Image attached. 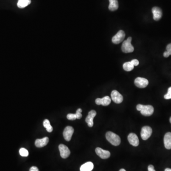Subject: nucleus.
<instances>
[{
	"mask_svg": "<svg viewBox=\"0 0 171 171\" xmlns=\"http://www.w3.org/2000/svg\"><path fill=\"white\" fill-rule=\"evenodd\" d=\"M68 119L69 120H75L77 119L76 114H68L67 116Z\"/></svg>",
	"mask_w": 171,
	"mask_h": 171,
	"instance_id": "23",
	"label": "nucleus"
},
{
	"mask_svg": "<svg viewBox=\"0 0 171 171\" xmlns=\"http://www.w3.org/2000/svg\"><path fill=\"white\" fill-rule=\"evenodd\" d=\"M96 153L101 158L103 159H107L110 156V151L105 150L100 147H97L95 150Z\"/></svg>",
	"mask_w": 171,
	"mask_h": 171,
	"instance_id": "10",
	"label": "nucleus"
},
{
	"mask_svg": "<svg viewBox=\"0 0 171 171\" xmlns=\"http://www.w3.org/2000/svg\"><path fill=\"white\" fill-rule=\"evenodd\" d=\"M110 5L108 6L109 10L111 11H115L118 8V2L117 0H109Z\"/></svg>",
	"mask_w": 171,
	"mask_h": 171,
	"instance_id": "18",
	"label": "nucleus"
},
{
	"mask_svg": "<svg viewBox=\"0 0 171 171\" xmlns=\"http://www.w3.org/2000/svg\"><path fill=\"white\" fill-rule=\"evenodd\" d=\"M96 113L95 110L90 111L89 112L88 116L86 118V122L88 124V126L89 127H92L94 125V122H93V119L96 116Z\"/></svg>",
	"mask_w": 171,
	"mask_h": 171,
	"instance_id": "14",
	"label": "nucleus"
},
{
	"mask_svg": "<svg viewBox=\"0 0 171 171\" xmlns=\"http://www.w3.org/2000/svg\"><path fill=\"white\" fill-rule=\"evenodd\" d=\"M49 139L48 137H45L42 139H37L35 142V145L36 147L41 148L44 147L48 144L49 143Z\"/></svg>",
	"mask_w": 171,
	"mask_h": 171,
	"instance_id": "15",
	"label": "nucleus"
},
{
	"mask_svg": "<svg viewBox=\"0 0 171 171\" xmlns=\"http://www.w3.org/2000/svg\"><path fill=\"white\" fill-rule=\"evenodd\" d=\"M31 3V0H18L17 6L19 8L23 9L26 7Z\"/></svg>",
	"mask_w": 171,
	"mask_h": 171,
	"instance_id": "19",
	"label": "nucleus"
},
{
	"mask_svg": "<svg viewBox=\"0 0 171 171\" xmlns=\"http://www.w3.org/2000/svg\"><path fill=\"white\" fill-rule=\"evenodd\" d=\"M131 62L132 64H133L134 66H138V65H139V61H138V60H136V59L132 60V61H131Z\"/></svg>",
	"mask_w": 171,
	"mask_h": 171,
	"instance_id": "26",
	"label": "nucleus"
},
{
	"mask_svg": "<svg viewBox=\"0 0 171 171\" xmlns=\"http://www.w3.org/2000/svg\"><path fill=\"white\" fill-rule=\"evenodd\" d=\"M119 171H126L124 169H120V170H119Z\"/></svg>",
	"mask_w": 171,
	"mask_h": 171,
	"instance_id": "32",
	"label": "nucleus"
},
{
	"mask_svg": "<svg viewBox=\"0 0 171 171\" xmlns=\"http://www.w3.org/2000/svg\"><path fill=\"white\" fill-rule=\"evenodd\" d=\"M19 153H20V155L22 156L27 157V156H28V151L24 148H22L20 149V151H19Z\"/></svg>",
	"mask_w": 171,
	"mask_h": 171,
	"instance_id": "22",
	"label": "nucleus"
},
{
	"mask_svg": "<svg viewBox=\"0 0 171 171\" xmlns=\"http://www.w3.org/2000/svg\"><path fill=\"white\" fill-rule=\"evenodd\" d=\"M111 96L112 100L117 104H120L122 103L123 100L122 95L120 94V93L117 90H115L112 91Z\"/></svg>",
	"mask_w": 171,
	"mask_h": 171,
	"instance_id": "9",
	"label": "nucleus"
},
{
	"mask_svg": "<svg viewBox=\"0 0 171 171\" xmlns=\"http://www.w3.org/2000/svg\"><path fill=\"white\" fill-rule=\"evenodd\" d=\"M44 126L46 128L47 131L49 133H51L53 131V127L50 124V121L48 119H45L44 120Z\"/></svg>",
	"mask_w": 171,
	"mask_h": 171,
	"instance_id": "21",
	"label": "nucleus"
},
{
	"mask_svg": "<svg viewBox=\"0 0 171 171\" xmlns=\"http://www.w3.org/2000/svg\"><path fill=\"white\" fill-rule=\"evenodd\" d=\"M128 140L131 145L134 146H138L139 144V141L137 134L134 133H130L128 135Z\"/></svg>",
	"mask_w": 171,
	"mask_h": 171,
	"instance_id": "12",
	"label": "nucleus"
},
{
	"mask_svg": "<svg viewBox=\"0 0 171 171\" xmlns=\"http://www.w3.org/2000/svg\"><path fill=\"white\" fill-rule=\"evenodd\" d=\"M164 98L166 99H171V87L168 89V92L164 96Z\"/></svg>",
	"mask_w": 171,
	"mask_h": 171,
	"instance_id": "24",
	"label": "nucleus"
},
{
	"mask_svg": "<svg viewBox=\"0 0 171 171\" xmlns=\"http://www.w3.org/2000/svg\"><path fill=\"white\" fill-rule=\"evenodd\" d=\"M82 111V110L81 108H79V109L77 110L76 113V116H77V119H80V118L82 117V115L81 114Z\"/></svg>",
	"mask_w": 171,
	"mask_h": 171,
	"instance_id": "25",
	"label": "nucleus"
},
{
	"mask_svg": "<svg viewBox=\"0 0 171 171\" xmlns=\"http://www.w3.org/2000/svg\"><path fill=\"white\" fill-rule=\"evenodd\" d=\"M166 51L169 53L170 55H171V44H169L166 47Z\"/></svg>",
	"mask_w": 171,
	"mask_h": 171,
	"instance_id": "27",
	"label": "nucleus"
},
{
	"mask_svg": "<svg viewBox=\"0 0 171 171\" xmlns=\"http://www.w3.org/2000/svg\"><path fill=\"white\" fill-rule=\"evenodd\" d=\"M170 123H171V117H170Z\"/></svg>",
	"mask_w": 171,
	"mask_h": 171,
	"instance_id": "33",
	"label": "nucleus"
},
{
	"mask_svg": "<svg viewBox=\"0 0 171 171\" xmlns=\"http://www.w3.org/2000/svg\"><path fill=\"white\" fill-rule=\"evenodd\" d=\"M152 129L149 126H145L143 127L141 130V137L142 139L146 140L151 137L152 134Z\"/></svg>",
	"mask_w": 171,
	"mask_h": 171,
	"instance_id": "4",
	"label": "nucleus"
},
{
	"mask_svg": "<svg viewBox=\"0 0 171 171\" xmlns=\"http://www.w3.org/2000/svg\"><path fill=\"white\" fill-rule=\"evenodd\" d=\"M165 171H171V169H170V168H166L165 169Z\"/></svg>",
	"mask_w": 171,
	"mask_h": 171,
	"instance_id": "31",
	"label": "nucleus"
},
{
	"mask_svg": "<svg viewBox=\"0 0 171 171\" xmlns=\"http://www.w3.org/2000/svg\"><path fill=\"white\" fill-rule=\"evenodd\" d=\"M106 138L108 142L115 146L119 145L121 143V139L120 137L117 134L110 131L106 133Z\"/></svg>",
	"mask_w": 171,
	"mask_h": 171,
	"instance_id": "2",
	"label": "nucleus"
},
{
	"mask_svg": "<svg viewBox=\"0 0 171 171\" xmlns=\"http://www.w3.org/2000/svg\"><path fill=\"white\" fill-rule=\"evenodd\" d=\"M152 12L153 14V18L156 21L160 20L162 16V11L160 8L158 7H154L152 8Z\"/></svg>",
	"mask_w": 171,
	"mask_h": 171,
	"instance_id": "13",
	"label": "nucleus"
},
{
	"mask_svg": "<svg viewBox=\"0 0 171 171\" xmlns=\"http://www.w3.org/2000/svg\"><path fill=\"white\" fill-rule=\"evenodd\" d=\"M94 168V165L91 162H86L80 167V171H91Z\"/></svg>",
	"mask_w": 171,
	"mask_h": 171,
	"instance_id": "17",
	"label": "nucleus"
},
{
	"mask_svg": "<svg viewBox=\"0 0 171 171\" xmlns=\"http://www.w3.org/2000/svg\"><path fill=\"white\" fill-rule=\"evenodd\" d=\"M131 41H132V37H130L128 38L127 40H125L123 42L121 47L123 52L126 53L133 52L134 48L131 44Z\"/></svg>",
	"mask_w": 171,
	"mask_h": 171,
	"instance_id": "3",
	"label": "nucleus"
},
{
	"mask_svg": "<svg viewBox=\"0 0 171 171\" xmlns=\"http://www.w3.org/2000/svg\"><path fill=\"white\" fill-rule=\"evenodd\" d=\"M164 145L167 149H171V133L168 132L166 134L164 139Z\"/></svg>",
	"mask_w": 171,
	"mask_h": 171,
	"instance_id": "16",
	"label": "nucleus"
},
{
	"mask_svg": "<svg viewBox=\"0 0 171 171\" xmlns=\"http://www.w3.org/2000/svg\"><path fill=\"white\" fill-rule=\"evenodd\" d=\"M29 171H39V169L37 168V167L36 166H32V167H30V169Z\"/></svg>",
	"mask_w": 171,
	"mask_h": 171,
	"instance_id": "29",
	"label": "nucleus"
},
{
	"mask_svg": "<svg viewBox=\"0 0 171 171\" xmlns=\"http://www.w3.org/2000/svg\"><path fill=\"white\" fill-rule=\"evenodd\" d=\"M148 80L145 78L138 77L134 80V84L139 88H145L148 85Z\"/></svg>",
	"mask_w": 171,
	"mask_h": 171,
	"instance_id": "7",
	"label": "nucleus"
},
{
	"mask_svg": "<svg viewBox=\"0 0 171 171\" xmlns=\"http://www.w3.org/2000/svg\"><path fill=\"white\" fill-rule=\"evenodd\" d=\"M125 36H126V34L123 30H119V32L113 37L112 41L113 44H120L125 39Z\"/></svg>",
	"mask_w": 171,
	"mask_h": 171,
	"instance_id": "5",
	"label": "nucleus"
},
{
	"mask_svg": "<svg viewBox=\"0 0 171 171\" xmlns=\"http://www.w3.org/2000/svg\"><path fill=\"white\" fill-rule=\"evenodd\" d=\"M123 67L125 71H127V72H130L134 69V66L131 63V61L127 62L124 63Z\"/></svg>",
	"mask_w": 171,
	"mask_h": 171,
	"instance_id": "20",
	"label": "nucleus"
},
{
	"mask_svg": "<svg viewBox=\"0 0 171 171\" xmlns=\"http://www.w3.org/2000/svg\"><path fill=\"white\" fill-rule=\"evenodd\" d=\"M148 171H155L154 169V166L153 165H149L148 167Z\"/></svg>",
	"mask_w": 171,
	"mask_h": 171,
	"instance_id": "28",
	"label": "nucleus"
},
{
	"mask_svg": "<svg viewBox=\"0 0 171 171\" xmlns=\"http://www.w3.org/2000/svg\"><path fill=\"white\" fill-rule=\"evenodd\" d=\"M111 99L110 96H105L102 99H96V103L98 105H102L103 106H107L110 104Z\"/></svg>",
	"mask_w": 171,
	"mask_h": 171,
	"instance_id": "11",
	"label": "nucleus"
},
{
	"mask_svg": "<svg viewBox=\"0 0 171 171\" xmlns=\"http://www.w3.org/2000/svg\"><path fill=\"white\" fill-rule=\"evenodd\" d=\"M74 133V128L71 126H68L63 131V137L66 141H71Z\"/></svg>",
	"mask_w": 171,
	"mask_h": 171,
	"instance_id": "8",
	"label": "nucleus"
},
{
	"mask_svg": "<svg viewBox=\"0 0 171 171\" xmlns=\"http://www.w3.org/2000/svg\"><path fill=\"white\" fill-rule=\"evenodd\" d=\"M59 149L61 157L62 158L66 159V158H68L71 154V151L69 150L68 147L64 145H60L59 146Z\"/></svg>",
	"mask_w": 171,
	"mask_h": 171,
	"instance_id": "6",
	"label": "nucleus"
},
{
	"mask_svg": "<svg viewBox=\"0 0 171 171\" xmlns=\"http://www.w3.org/2000/svg\"><path fill=\"white\" fill-rule=\"evenodd\" d=\"M169 56H170V54H169V53H168L167 51H166L164 52V56L165 57V58H168Z\"/></svg>",
	"mask_w": 171,
	"mask_h": 171,
	"instance_id": "30",
	"label": "nucleus"
},
{
	"mask_svg": "<svg viewBox=\"0 0 171 171\" xmlns=\"http://www.w3.org/2000/svg\"><path fill=\"white\" fill-rule=\"evenodd\" d=\"M137 109L138 111L141 112L143 116H151L154 112V108L153 106L151 105H143L141 104H138L137 106Z\"/></svg>",
	"mask_w": 171,
	"mask_h": 171,
	"instance_id": "1",
	"label": "nucleus"
}]
</instances>
